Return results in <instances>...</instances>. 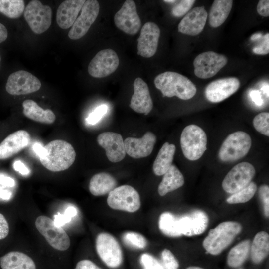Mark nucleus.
<instances>
[{
	"label": "nucleus",
	"mask_w": 269,
	"mask_h": 269,
	"mask_svg": "<svg viewBox=\"0 0 269 269\" xmlns=\"http://www.w3.org/2000/svg\"><path fill=\"white\" fill-rule=\"evenodd\" d=\"M40 161L44 167L52 172L68 169L74 163L76 152L71 144L63 140H55L43 146Z\"/></svg>",
	"instance_id": "obj_1"
},
{
	"label": "nucleus",
	"mask_w": 269,
	"mask_h": 269,
	"mask_svg": "<svg viewBox=\"0 0 269 269\" xmlns=\"http://www.w3.org/2000/svg\"><path fill=\"white\" fill-rule=\"evenodd\" d=\"M154 83L164 97L176 96L186 100L196 93L195 85L188 78L174 72L166 71L158 75Z\"/></svg>",
	"instance_id": "obj_2"
},
{
	"label": "nucleus",
	"mask_w": 269,
	"mask_h": 269,
	"mask_svg": "<svg viewBox=\"0 0 269 269\" xmlns=\"http://www.w3.org/2000/svg\"><path fill=\"white\" fill-rule=\"evenodd\" d=\"M242 225L235 221H225L210 230L203 241V247L212 255H217L227 248L241 232Z\"/></svg>",
	"instance_id": "obj_3"
},
{
	"label": "nucleus",
	"mask_w": 269,
	"mask_h": 269,
	"mask_svg": "<svg viewBox=\"0 0 269 269\" xmlns=\"http://www.w3.org/2000/svg\"><path fill=\"white\" fill-rule=\"evenodd\" d=\"M207 136L203 130L195 125L186 126L180 136V145L184 156L188 160L199 159L207 149Z\"/></svg>",
	"instance_id": "obj_4"
},
{
	"label": "nucleus",
	"mask_w": 269,
	"mask_h": 269,
	"mask_svg": "<svg viewBox=\"0 0 269 269\" xmlns=\"http://www.w3.org/2000/svg\"><path fill=\"white\" fill-rule=\"evenodd\" d=\"M252 144L250 136L243 131L229 134L223 141L219 151V159L223 162H232L244 157Z\"/></svg>",
	"instance_id": "obj_5"
},
{
	"label": "nucleus",
	"mask_w": 269,
	"mask_h": 269,
	"mask_svg": "<svg viewBox=\"0 0 269 269\" xmlns=\"http://www.w3.org/2000/svg\"><path fill=\"white\" fill-rule=\"evenodd\" d=\"M36 228L54 249L59 251L67 250L70 245V238L61 227L57 226L54 221L46 216H39L35 222Z\"/></svg>",
	"instance_id": "obj_6"
},
{
	"label": "nucleus",
	"mask_w": 269,
	"mask_h": 269,
	"mask_svg": "<svg viewBox=\"0 0 269 269\" xmlns=\"http://www.w3.org/2000/svg\"><path fill=\"white\" fill-rule=\"evenodd\" d=\"M107 203L115 210L134 212L141 205L140 196L132 186L124 185L116 187L108 194Z\"/></svg>",
	"instance_id": "obj_7"
},
{
	"label": "nucleus",
	"mask_w": 269,
	"mask_h": 269,
	"mask_svg": "<svg viewBox=\"0 0 269 269\" xmlns=\"http://www.w3.org/2000/svg\"><path fill=\"white\" fill-rule=\"evenodd\" d=\"M52 15L51 7L37 0L30 1L24 11L26 21L31 30L37 34H42L50 27Z\"/></svg>",
	"instance_id": "obj_8"
},
{
	"label": "nucleus",
	"mask_w": 269,
	"mask_h": 269,
	"mask_svg": "<svg viewBox=\"0 0 269 269\" xmlns=\"http://www.w3.org/2000/svg\"><path fill=\"white\" fill-rule=\"evenodd\" d=\"M96 249L100 258L108 267L115 269L122 264V249L112 235L107 233L99 234L96 240Z\"/></svg>",
	"instance_id": "obj_9"
},
{
	"label": "nucleus",
	"mask_w": 269,
	"mask_h": 269,
	"mask_svg": "<svg viewBox=\"0 0 269 269\" xmlns=\"http://www.w3.org/2000/svg\"><path fill=\"white\" fill-rule=\"evenodd\" d=\"M254 166L249 162H241L234 166L224 178L222 186L228 193H235L247 186L255 175Z\"/></svg>",
	"instance_id": "obj_10"
},
{
	"label": "nucleus",
	"mask_w": 269,
	"mask_h": 269,
	"mask_svg": "<svg viewBox=\"0 0 269 269\" xmlns=\"http://www.w3.org/2000/svg\"><path fill=\"white\" fill-rule=\"evenodd\" d=\"M227 61L225 55L213 51L202 53L194 60V74L201 79L211 78L226 65Z\"/></svg>",
	"instance_id": "obj_11"
},
{
	"label": "nucleus",
	"mask_w": 269,
	"mask_h": 269,
	"mask_svg": "<svg viewBox=\"0 0 269 269\" xmlns=\"http://www.w3.org/2000/svg\"><path fill=\"white\" fill-rule=\"evenodd\" d=\"M99 9L100 6L97 0H86L81 8L80 15L77 18L68 32L69 38L72 40H77L83 37L96 20Z\"/></svg>",
	"instance_id": "obj_12"
},
{
	"label": "nucleus",
	"mask_w": 269,
	"mask_h": 269,
	"mask_svg": "<svg viewBox=\"0 0 269 269\" xmlns=\"http://www.w3.org/2000/svg\"><path fill=\"white\" fill-rule=\"evenodd\" d=\"M41 86L40 81L31 73L24 70H18L9 75L5 89L10 95H21L37 91Z\"/></svg>",
	"instance_id": "obj_13"
},
{
	"label": "nucleus",
	"mask_w": 269,
	"mask_h": 269,
	"mask_svg": "<svg viewBox=\"0 0 269 269\" xmlns=\"http://www.w3.org/2000/svg\"><path fill=\"white\" fill-rule=\"evenodd\" d=\"M119 64V59L115 51L111 49H103L91 60L88 71L94 78H104L114 72Z\"/></svg>",
	"instance_id": "obj_14"
},
{
	"label": "nucleus",
	"mask_w": 269,
	"mask_h": 269,
	"mask_svg": "<svg viewBox=\"0 0 269 269\" xmlns=\"http://www.w3.org/2000/svg\"><path fill=\"white\" fill-rule=\"evenodd\" d=\"M114 23L118 28L127 34L134 35L138 32L141 22L134 1H125L114 16Z\"/></svg>",
	"instance_id": "obj_15"
},
{
	"label": "nucleus",
	"mask_w": 269,
	"mask_h": 269,
	"mask_svg": "<svg viewBox=\"0 0 269 269\" xmlns=\"http://www.w3.org/2000/svg\"><path fill=\"white\" fill-rule=\"evenodd\" d=\"M160 35V30L155 23H145L142 26L137 39V54L144 58H150L156 53Z\"/></svg>",
	"instance_id": "obj_16"
},
{
	"label": "nucleus",
	"mask_w": 269,
	"mask_h": 269,
	"mask_svg": "<svg viewBox=\"0 0 269 269\" xmlns=\"http://www.w3.org/2000/svg\"><path fill=\"white\" fill-rule=\"evenodd\" d=\"M240 81L236 77L217 79L210 83L206 87L207 99L212 103H218L227 99L240 87Z\"/></svg>",
	"instance_id": "obj_17"
},
{
	"label": "nucleus",
	"mask_w": 269,
	"mask_h": 269,
	"mask_svg": "<svg viewBox=\"0 0 269 269\" xmlns=\"http://www.w3.org/2000/svg\"><path fill=\"white\" fill-rule=\"evenodd\" d=\"M208 217L203 211L195 210L178 217L179 231L182 235L192 236L203 233L208 226Z\"/></svg>",
	"instance_id": "obj_18"
},
{
	"label": "nucleus",
	"mask_w": 269,
	"mask_h": 269,
	"mask_svg": "<svg viewBox=\"0 0 269 269\" xmlns=\"http://www.w3.org/2000/svg\"><path fill=\"white\" fill-rule=\"evenodd\" d=\"M97 141L105 149L110 161L118 162L125 158L126 153L123 137L120 134L110 132H104L98 135Z\"/></svg>",
	"instance_id": "obj_19"
},
{
	"label": "nucleus",
	"mask_w": 269,
	"mask_h": 269,
	"mask_svg": "<svg viewBox=\"0 0 269 269\" xmlns=\"http://www.w3.org/2000/svg\"><path fill=\"white\" fill-rule=\"evenodd\" d=\"M156 141L155 135L146 132L140 138L128 137L124 141L126 153L134 158H140L149 155Z\"/></svg>",
	"instance_id": "obj_20"
},
{
	"label": "nucleus",
	"mask_w": 269,
	"mask_h": 269,
	"mask_svg": "<svg viewBox=\"0 0 269 269\" xmlns=\"http://www.w3.org/2000/svg\"><path fill=\"white\" fill-rule=\"evenodd\" d=\"M204 6L193 8L186 14L178 24V31L182 34L195 36L203 30L207 19Z\"/></svg>",
	"instance_id": "obj_21"
},
{
	"label": "nucleus",
	"mask_w": 269,
	"mask_h": 269,
	"mask_svg": "<svg viewBox=\"0 0 269 269\" xmlns=\"http://www.w3.org/2000/svg\"><path fill=\"white\" fill-rule=\"evenodd\" d=\"M134 93L130 101V107L135 112L148 115L153 108V101L148 87L141 78H136L133 84Z\"/></svg>",
	"instance_id": "obj_22"
},
{
	"label": "nucleus",
	"mask_w": 269,
	"mask_h": 269,
	"mask_svg": "<svg viewBox=\"0 0 269 269\" xmlns=\"http://www.w3.org/2000/svg\"><path fill=\"white\" fill-rule=\"evenodd\" d=\"M30 142L29 134L24 130H19L6 137L0 144V159L11 157L26 148Z\"/></svg>",
	"instance_id": "obj_23"
},
{
	"label": "nucleus",
	"mask_w": 269,
	"mask_h": 269,
	"mask_svg": "<svg viewBox=\"0 0 269 269\" xmlns=\"http://www.w3.org/2000/svg\"><path fill=\"white\" fill-rule=\"evenodd\" d=\"M85 0H66L59 6L56 22L59 27L66 29L72 27L85 2Z\"/></svg>",
	"instance_id": "obj_24"
},
{
	"label": "nucleus",
	"mask_w": 269,
	"mask_h": 269,
	"mask_svg": "<svg viewBox=\"0 0 269 269\" xmlns=\"http://www.w3.org/2000/svg\"><path fill=\"white\" fill-rule=\"evenodd\" d=\"M2 269H36L33 260L19 251H11L0 258Z\"/></svg>",
	"instance_id": "obj_25"
},
{
	"label": "nucleus",
	"mask_w": 269,
	"mask_h": 269,
	"mask_svg": "<svg viewBox=\"0 0 269 269\" xmlns=\"http://www.w3.org/2000/svg\"><path fill=\"white\" fill-rule=\"evenodd\" d=\"M22 107L24 116L34 121L51 124L55 120L56 116L51 110L43 109L32 100L27 99L24 101Z\"/></svg>",
	"instance_id": "obj_26"
},
{
	"label": "nucleus",
	"mask_w": 269,
	"mask_h": 269,
	"mask_svg": "<svg viewBox=\"0 0 269 269\" xmlns=\"http://www.w3.org/2000/svg\"><path fill=\"white\" fill-rule=\"evenodd\" d=\"M117 185L116 179L105 172L95 174L90 179L89 189L90 193L96 196L109 194Z\"/></svg>",
	"instance_id": "obj_27"
},
{
	"label": "nucleus",
	"mask_w": 269,
	"mask_h": 269,
	"mask_svg": "<svg viewBox=\"0 0 269 269\" xmlns=\"http://www.w3.org/2000/svg\"><path fill=\"white\" fill-rule=\"evenodd\" d=\"M184 183V177L174 165H172L164 174L158 187L159 194L163 196L167 193L181 187Z\"/></svg>",
	"instance_id": "obj_28"
},
{
	"label": "nucleus",
	"mask_w": 269,
	"mask_h": 269,
	"mask_svg": "<svg viewBox=\"0 0 269 269\" xmlns=\"http://www.w3.org/2000/svg\"><path fill=\"white\" fill-rule=\"evenodd\" d=\"M175 146L165 142L161 147L153 165L154 173L157 176L164 175L172 165L175 152Z\"/></svg>",
	"instance_id": "obj_29"
},
{
	"label": "nucleus",
	"mask_w": 269,
	"mask_h": 269,
	"mask_svg": "<svg viewBox=\"0 0 269 269\" xmlns=\"http://www.w3.org/2000/svg\"><path fill=\"white\" fill-rule=\"evenodd\" d=\"M250 253L255 264L261 263L269 253V235L262 231L257 233L251 243Z\"/></svg>",
	"instance_id": "obj_30"
},
{
	"label": "nucleus",
	"mask_w": 269,
	"mask_h": 269,
	"mask_svg": "<svg viewBox=\"0 0 269 269\" xmlns=\"http://www.w3.org/2000/svg\"><path fill=\"white\" fill-rule=\"evenodd\" d=\"M232 0H215L209 14V23L213 28L221 25L226 20L232 7Z\"/></svg>",
	"instance_id": "obj_31"
},
{
	"label": "nucleus",
	"mask_w": 269,
	"mask_h": 269,
	"mask_svg": "<svg viewBox=\"0 0 269 269\" xmlns=\"http://www.w3.org/2000/svg\"><path fill=\"white\" fill-rule=\"evenodd\" d=\"M251 243L250 240H244L230 250L227 259L229 267L237 268L246 261L250 254Z\"/></svg>",
	"instance_id": "obj_32"
},
{
	"label": "nucleus",
	"mask_w": 269,
	"mask_h": 269,
	"mask_svg": "<svg viewBox=\"0 0 269 269\" xmlns=\"http://www.w3.org/2000/svg\"><path fill=\"white\" fill-rule=\"evenodd\" d=\"M159 228L165 235L175 237L182 236L178 224V217L166 212L161 214L159 219Z\"/></svg>",
	"instance_id": "obj_33"
},
{
	"label": "nucleus",
	"mask_w": 269,
	"mask_h": 269,
	"mask_svg": "<svg viewBox=\"0 0 269 269\" xmlns=\"http://www.w3.org/2000/svg\"><path fill=\"white\" fill-rule=\"evenodd\" d=\"M25 9V4L22 0H0V12L6 17L18 18Z\"/></svg>",
	"instance_id": "obj_34"
},
{
	"label": "nucleus",
	"mask_w": 269,
	"mask_h": 269,
	"mask_svg": "<svg viewBox=\"0 0 269 269\" xmlns=\"http://www.w3.org/2000/svg\"><path fill=\"white\" fill-rule=\"evenodd\" d=\"M257 189L256 184L254 182L251 183L241 190L232 194L227 198L228 204H234L246 203L251 199L254 196Z\"/></svg>",
	"instance_id": "obj_35"
},
{
	"label": "nucleus",
	"mask_w": 269,
	"mask_h": 269,
	"mask_svg": "<svg viewBox=\"0 0 269 269\" xmlns=\"http://www.w3.org/2000/svg\"><path fill=\"white\" fill-rule=\"evenodd\" d=\"M122 239L126 245L134 249H144L147 245L145 238L141 234L134 232H126L123 234Z\"/></svg>",
	"instance_id": "obj_36"
},
{
	"label": "nucleus",
	"mask_w": 269,
	"mask_h": 269,
	"mask_svg": "<svg viewBox=\"0 0 269 269\" xmlns=\"http://www.w3.org/2000/svg\"><path fill=\"white\" fill-rule=\"evenodd\" d=\"M255 129L261 134L269 136V113L262 112L257 115L253 121Z\"/></svg>",
	"instance_id": "obj_37"
},
{
	"label": "nucleus",
	"mask_w": 269,
	"mask_h": 269,
	"mask_svg": "<svg viewBox=\"0 0 269 269\" xmlns=\"http://www.w3.org/2000/svg\"><path fill=\"white\" fill-rule=\"evenodd\" d=\"M77 210L73 206H68L62 214L58 212L54 215V222L58 226L62 227L67 223L69 222L71 219L76 216Z\"/></svg>",
	"instance_id": "obj_38"
},
{
	"label": "nucleus",
	"mask_w": 269,
	"mask_h": 269,
	"mask_svg": "<svg viewBox=\"0 0 269 269\" xmlns=\"http://www.w3.org/2000/svg\"><path fill=\"white\" fill-rule=\"evenodd\" d=\"M174 5L171 10L172 14L176 17H180L185 15L191 8L195 2L194 0H182Z\"/></svg>",
	"instance_id": "obj_39"
},
{
	"label": "nucleus",
	"mask_w": 269,
	"mask_h": 269,
	"mask_svg": "<svg viewBox=\"0 0 269 269\" xmlns=\"http://www.w3.org/2000/svg\"><path fill=\"white\" fill-rule=\"evenodd\" d=\"M140 263L143 269H164L163 265L158 260L147 253L141 255Z\"/></svg>",
	"instance_id": "obj_40"
},
{
	"label": "nucleus",
	"mask_w": 269,
	"mask_h": 269,
	"mask_svg": "<svg viewBox=\"0 0 269 269\" xmlns=\"http://www.w3.org/2000/svg\"><path fill=\"white\" fill-rule=\"evenodd\" d=\"M161 259L164 269H178L179 263L173 253L168 249H164L161 253Z\"/></svg>",
	"instance_id": "obj_41"
},
{
	"label": "nucleus",
	"mask_w": 269,
	"mask_h": 269,
	"mask_svg": "<svg viewBox=\"0 0 269 269\" xmlns=\"http://www.w3.org/2000/svg\"><path fill=\"white\" fill-rule=\"evenodd\" d=\"M108 111V106L101 105L97 107L94 111L91 113L86 119L87 122L91 125L97 123L106 114Z\"/></svg>",
	"instance_id": "obj_42"
},
{
	"label": "nucleus",
	"mask_w": 269,
	"mask_h": 269,
	"mask_svg": "<svg viewBox=\"0 0 269 269\" xmlns=\"http://www.w3.org/2000/svg\"><path fill=\"white\" fill-rule=\"evenodd\" d=\"M259 194L261 200L264 213L266 217L269 216V187L267 185H261L259 189Z\"/></svg>",
	"instance_id": "obj_43"
},
{
	"label": "nucleus",
	"mask_w": 269,
	"mask_h": 269,
	"mask_svg": "<svg viewBox=\"0 0 269 269\" xmlns=\"http://www.w3.org/2000/svg\"><path fill=\"white\" fill-rule=\"evenodd\" d=\"M261 43L253 48L254 53L258 55H266L269 52V34H266Z\"/></svg>",
	"instance_id": "obj_44"
},
{
	"label": "nucleus",
	"mask_w": 269,
	"mask_h": 269,
	"mask_svg": "<svg viewBox=\"0 0 269 269\" xmlns=\"http://www.w3.org/2000/svg\"><path fill=\"white\" fill-rule=\"evenodd\" d=\"M9 225L8 222L1 213H0V240L6 238L9 233Z\"/></svg>",
	"instance_id": "obj_45"
},
{
	"label": "nucleus",
	"mask_w": 269,
	"mask_h": 269,
	"mask_svg": "<svg viewBox=\"0 0 269 269\" xmlns=\"http://www.w3.org/2000/svg\"><path fill=\"white\" fill-rule=\"evenodd\" d=\"M257 11L260 15L268 17L269 16V0H260L257 6Z\"/></svg>",
	"instance_id": "obj_46"
},
{
	"label": "nucleus",
	"mask_w": 269,
	"mask_h": 269,
	"mask_svg": "<svg viewBox=\"0 0 269 269\" xmlns=\"http://www.w3.org/2000/svg\"><path fill=\"white\" fill-rule=\"evenodd\" d=\"M75 269H102L89 260H82L78 262Z\"/></svg>",
	"instance_id": "obj_47"
},
{
	"label": "nucleus",
	"mask_w": 269,
	"mask_h": 269,
	"mask_svg": "<svg viewBox=\"0 0 269 269\" xmlns=\"http://www.w3.org/2000/svg\"><path fill=\"white\" fill-rule=\"evenodd\" d=\"M14 170L22 175H28L30 173L29 169L20 160L15 161L13 163Z\"/></svg>",
	"instance_id": "obj_48"
},
{
	"label": "nucleus",
	"mask_w": 269,
	"mask_h": 269,
	"mask_svg": "<svg viewBox=\"0 0 269 269\" xmlns=\"http://www.w3.org/2000/svg\"><path fill=\"white\" fill-rule=\"evenodd\" d=\"M250 95L252 101L258 106H261L263 104V100L262 99L260 92L258 90H252L250 93Z\"/></svg>",
	"instance_id": "obj_49"
},
{
	"label": "nucleus",
	"mask_w": 269,
	"mask_h": 269,
	"mask_svg": "<svg viewBox=\"0 0 269 269\" xmlns=\"http://www.w3.org/2000/svg\"><path fill=\"white\" fill-rule=\"evenodd\" d=\"M0 184L4 186L12 187L14 186L15 181L10 177L0 174Z\"/></svg>",
	"instance_id": "obj_50"
},
{
	"label": "nucleus",
	"mask_w": 269,
	"mask_h": 269,
	"mask_svg": "<svg viewBox=\"0 0 269 269\" xmlns=\"http://www.w3.org/2000/svg\"><path fill=\"white\" fill-rule=\"evenodd\" d=\"M12 195V192L3 187H0V198L3 200H9Z\"/></svg>",
	"instance_id": "obj_51"
},
{
	"label": "nucleus",
	"mask_w": 269,
	"mask_h": 269,
	"mask_svg": "<svg viewBox=\"0 0 269 269\" xmlns=\"http://www.w3.org/2000/svg\"><path fill=\"white\" fill-rule=\"evenodd\" d=\"M8 32L5 26L0 23V43L4 41L7 38Z\"/></svg>",
	"instance_id": "obj_52"
},
{
	"label": "nucleus",
	"mask_w": 269,
	"mask_h": 269,
	"mask_svg": "<svg viewBox=\"0 0 269 269\" xmlns=\"http://www.w3.org/2000/svg\"><path fill=\"white\" fill-rule=\"evenodd\" d=\"M33 148L34 152L39 157L42 153L43 146L39 143H36L33 145Z\"/></svg>",
	"instance_id": "obj_53"
},
{
	"label": "nucleus",
	"mask_w": 269,
	"mask_h": 269,
	"mask_svg": "<svg viewBox=\"0 0 269 269\" xmlns=\"http://www.w3.org/2000/svg\"><path fill=\"white\" fill-rule=\"evenodd\" d=\"M261 90L265 93L266 96L269 97V85L266 84L262 86Z\"/></svg>",
	"instance_id": "obj_54"
},
{
	"label": "nucleus",
	"mask_w": 269,
	"mask_h": 269,
	"mask_svg": "<svg viewBox=\"0 0 269 269\" xmlns=\"http://www.w3.org/2000/svg\"><path fill=\"white\" fill-rule=\"evenodd\" d=\"M262 34L261 33H256L253 34L251 37V40H257L260 39L262 37Z\"/></svg>",
	"instance_id": "obj_55"
},
{
	"label": "nucleus",
	"mask_w": 269,
	"mask_h": 269,
	"mask_svg": "<svg viewBox=\"0 0 269 269\" xmlns=\"http://www.w3.org/2000/svg\"><path fill=\"white\" fill-rule=\"evenodd\" d=\"M186 269H204L199 267L197 266H190L187 268Z\"/></svg>",
	"instance_id": "obj_56"
},
{
	"label": "nucleus",
	"mask_w": 269,
	"mask_h": 269,
	"mask_svg": "<svg viewBox=\"0 0 269 269\" xmlns=\"http://www.w3.org/2000/svg\"><path fill=\"white\" fill-rule=\"evenodd\" d=\"M164 2H166V3H175L177 1V0H163Z\"/></svg>",
	"instance_id": "obj_57"
},
{
	"label": "nucleus",
	"mask_w": 269,
	"mask_h": 269,
	"mask_svg": "<svg viewBox=\"0 0 269 269\" xmlns=\"http://www.w3.org/2000/svg\"><path fill=\"white\" fill-rule=\"evenodd\" d=\"M0 63H1V56L0 54Z\"/></svg>",
	"instance_id": "obj_58"
},
{
	"label": "nucleus",
	"mask_w": 269,
	"mask_h": 269,
	"mask_svg": "<svg viewBox=\"0 0 269 269\" xmlns=\"http://www.w3.org/2000/svg\"></svg>",
	"instance_id": "obj_59"
}]
</instances>
